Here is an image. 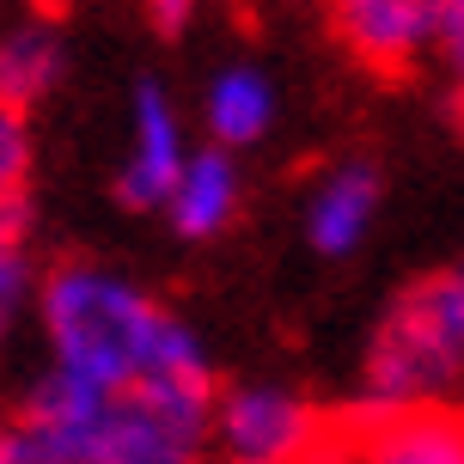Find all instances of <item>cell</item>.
I'll list each match as a JSON object with an SVG mask.
<instances>
[{"mask_svg":"<svg viewBox=\"0 0 464 464\" xmlns=\"http://www.w3.org/2000/svg\"><path fill=\"white\" fill-rule=\"evenodd\" d=\"M37 324L49 367L111 397L160 379H214L196 330L178 312L92 263H62L37 281Z\"/></svg>","mask_w":464,"mask_h":464,"instance_id":"cell-1","label":"cell"},{"mask_svg":"<svg viewBox=\"0 0 464 464\" xmlns=\"http://www.w3.org/2000/svg\"><path fill=\"white\" fill-rule=\"evenodd\" d=\"M459 385H464V256L440 276L416 281L385 312V324L367 343V367H361L367 410L452 403Z\"/></svg>","mask_w":464,"mask_h":464,"instance_id":"cell-2","label":"cell"},{"mask_svg":"<svg viewBox=\"0 0 464 464\" xmlns=\"http://www.w3.org/2000/svg\"><path fill=\"white\" fill-rule=\"evenodd\" d=\"M214 379H160L116 392L86 464H202Z\"/></svg>","mask_w":464,"mask_h":464,"instance_id":"cell-3","label":"cell"},{"mask_svg":"<svg viewBox=\"0 0 464 464\" xmlns=\"http://www.w3.org/2000/svg\"><path fill=\"white\" fill-rule=\"evenodd\" d=\"M208 440L232 464H324L336 421L281 385H232L214 392Z\"/></svg>","mask_w":464,"mask_h":464,"instance_id":"cell-4","label":"cell"},{"mask_svg":"<svg viewBox=\"0 0 464 464\" xmlns=\"http://www.w3.org/2000/svg\"><path fill=\"white\" fill-rule=\"evenodd\" d=\"M324 464H464V410L416 403V410H367L336 421Z\"/></svg>","mask_w":464,"mask_h":464,"instance_id":"cell-5","label":"cell"},{"mask_svg":"<svg viewBox=\"0 0 464 464\" xmlns=\"http://www.w3.org/2000/svg\"><path fill=\"white\" fill-rule=\"evenodd\" d=\"M446 0H330V31L372 73H410L434 55Z\"/></svg>","mask_w":464,"mask_h":464,"instance_id":"cell-6","label":"cell"},{"mask_svg":"<svg viewBox=\"0 0 464 464\" xmlns=\"http://www.w3.org/2000/svg\"><path fill=\"white\" fill-rule=\"evenodd\" d=\"M184 160H189V140L178 104L165 98V86L140 80L135 104H129V153H122V178H116L122 202L129 208H165Z\"/></svg>","mask_w":464,"mask_h":464,"instance_id":"cell-7","label":"cell"},{"mask_svg":"<svg viewBox=\"0 0 464 464\" xmlns=\"http://www.w3.org/2000/svg\"><path fill=\"white\" fill-rule=\"evenodd\" d=\"M62 68H68V44H62L55 19L6 0L0 6V104L24 116L37 98L62 86Z\"/></svg>","mask_w":464,"mask_h":464,"instance_id":"cell-8","label":"cell"},{"mask_svg":"<svg viewBox=\"0 0 464 464\" xmlns=\"http://www.w3.org/2000/svg\"><path fill=\"white\" fill-rule=\"evenodd\" d=\"M104 410H111V392H98V385H86V379H73L62 367H44L19 392L13 421H24L31 434H44L49 446H62L68 459L86 464L98 428H104Z\"/></svg>","mask_w":464,"mask_h":464,"instance_id":"cell-9","label":"cell"},{"mask_svg":"<svg viewBox=\"0 0 464 464\" xmlns=\"http://www.w3.org/2000/svg\"><path fill=\"white\" fill-rule=\"evenodd\" d=\"M379 214V171L372 165H330L305 196V238L324 256H348L372 232Z\"/></svg>","mask_w":464,"mask_h":464,"instance_id":"cell-10","label":"cell"},{"mask_svg":"<svg viewBox=\"0 0 464 464\" xmlns=\"http://www.w3.org/2000/svg\"><path fill=\"white\" fill-rule=\"evenodd\" d=\"M245 202V189H238V165L232 153L220 147H196L178 171V184L165 196V214H171V227L184 232V238H220L232 227V214Z\"/></svg>","mask_w":464,"mask_h":464,"instance_id":"cell-11","label":"cell"},{"mask_svg":"<svg viewBox=\"0 0 464 464\" xmlns=\"http://www.w3.org/2000/svg\"><path fill=\"white\" fill-rule=\"evenodd\" d=\"M202 122H208V140L220 153L256 147V140L276 129V86H269V73L220 68L208 80V92H202Z\"/></svg>","mask_w":464,"mask_h":464,"instance_id":"cell-12","label":"cell"},{"mask_svg":"<svg viewBox=\"0 0 464 464\" xmlns=\"http://www.w3.org/2000/svg\"><path fill=\"white\" fill-rule=\"evenodd\" d=\"M31 305H37V269L24 251V227L0 220V348L13 343V330L24 324Z\"/></svg>","mask_w":464,"mask_h":464,"instance_id":"cell-13","label":"cell"},{"mask_svg":"<svg viewBox=\"0 0 464 464\" xmlns=\"http://www.w3.org/2000/svg\"><path fill=\"white\" fill-rule=\"evenodd\" d=\"M24 178H31V129L0 104V220L24 227Z\"/></svg>","mask_w":464,"mask_h":464,"instance_id":"cell-14","label":"cell"},{"mask_svg":"<svg viewBox=\"0 0 464 464\" xmlns=\"http://www.w3.org/2000/svg\"><path fill=\"white\" fill-rule=\"evenodd\" d=\"M0 464H80V459L49 446L44 434H31L24 421H0Z\"/></svg>","mask_w":464,"mask_h":464,"instance_id":"cell-15","label":"cell"},{"mask_svg":"<svg viewBox=\"0 0 464 464\" xmlns=\"http://www.w3.org/2000/svg\"><path fill=\"white\" fill-rule=\"evenodd\" d=\"M440 62H446V86H452V104L464 116V6L446 0V24H440Z\"/></svg>","mask_w":464,"mask_h":464,"instance_id":"cell-16","label":"cell"},{"mask_svg":"<svg viewBox=\"0 0 464 464\" xmlns=\"http://www.w3.org/2000/svg\"><path fill=\"white\" fill-rule=\"evenodd\" d=\"M196 6H202V0H147V24H153L160 37H178V31H189Z\"/></svg>","mask_w":464,"mask_h":464,"instance_id":"cell-17","label":"cell"},{"mask_svg":"<svg viewBox=\"0 0 464 464\" xmlns=\"http://www.w3.org/2000/svg\"><path fill=\"white\" fill-rule=\"evenodd\" d=\"M13 6H31V13H49V19H55V6H62V0H13Z\"/></svg>","mask_w":464,"mask_h":464,"instance_id":"cell-18","label":"cell"},{"mask_svg":"<svg viewBox=\"0 0 464 464\" xmlns=\"http://www.w3.org/2000/svg\"><path fill=\"white\" fill-rule=\"evenodd\" d=\"M202 464H208V459H202ZM214 464H232V459H214Z\"/></svg>","mask_w":464,"mask_h":464,"instance_id":"cell-19","label":"cell"},{"mask_svg":"<svg viewBox=\"0 0 464 464\" xmlns=\"http://www.w3.org/2000/svg\"><path fill=\"white\" fill-rule=\"evenodd\" d=\"M452 6H464V0H452Z\"/></svg>","mask_w":464,"mask_h":464,"instance_id":"cell-20","label":"cell"}]
</instances>
